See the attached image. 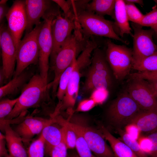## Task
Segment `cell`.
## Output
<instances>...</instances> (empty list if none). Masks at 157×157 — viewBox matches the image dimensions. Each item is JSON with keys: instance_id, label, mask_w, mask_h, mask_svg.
Returning a JSON list of instances; mask_svg holds the SVG:
<instances>
[{"instance_id": "32", "label": "cell", "mask_w": 157, "mask_h": 157, "mask_svg": "<svg viewBox=\"0 0 157 157\" xmlns=\"http://www.w3.org/2000/svg\"><path fill=\"white\" fill-rule=\"evenodd\" d=\"M138 24L142 26L150 27L151 28L157 24V7H153L150 12L144 15Z\"/></svg>"}, {"instance_id": "28", "label": "cell", "mask_w": 157, "mask_h": 157, "mask_svg": "<svg viewBox=\"0 0 157 157\" xmlns=\"http://www.w3.org/2000/svg\"><path fill=\"white\" fill-rule=\"evenodd\" d=\"M72 128L75 131L76 134L77 140L75 148L79 157H96L92 153V152L81 133L77 130Z\"/></svg>"}, {"instance_id": "40", "label": "cell", "mask_w": 157, "mask_h": 157, "mask_svg": "<svg viewBox=\"0 0 157 157\" xmlns=\"http://www.w3.org/2000/svg\"><path fill=\"white\" fill-rule=\"evenodd\" d=\"M151 140L152 146L149 157H157V131L153 133L147 134Z\"/></svg>"}, {"instance_id": "7", "label": "cell", "mask_w": 157, "mask_h": 157, "mask_svg": "<svg viewBox=\"0 0 157 157\" xmlns=\"http://www.w3.org/2000/svg\"><path fill=\"white\" fill-rule=\"evenodd\" d=\"M42 22L35 26L30 32L26 33L16 50V67L13 77L24 71L28 66L38 62V38Z\"/></svg>"}, {"instance_id": "16", "label": "cell", "mask_w": 157, "mask_h": 157, "mask_svg": "<svg viewBox=\"0 0 157 157\" xmlns=\"http://www.w3.org/2000/svg\"><path fill=\"white\" fill-rule=\"evenodd\" d=\"M53 122L51 117L47 119L39 117H26L19 124L15 131L23 142H27L35 135L41 133L46 126Z\"/></svg>"}, {"instance_id": "23", "label": "cell", "mask_w": 157, "mask_h": 157, "mask_svg": "<svg viewBox=\"0 0 157 157\" xmlns=\"http://www.w3.org/2000/svg\"><path fill=\"white\" fill-rule=\"evenodd\" d=\"M116 0H93L86 5L85 10L104 17L108 15L113 18Z\"/></svg>"}, {"instance_id": "47", "label": "cell", "mask_w": 157, "mask_h": 157, "mask_svg": "<svg viewBox=\"0 0 157 157\" xmlns=\"http://www.w3.org/2000/svg\"><path fill=\"white\" fill-rule=\"evenodd\" d=\"M67 157H79V156L77 153H73L68 155Z\"/></svg>"}, {"instance_id": "20", "label": "cell", "mask_w": 157, "mask_h": 157, "mask_svg": "<svg viewBox=\"0 0 157 157\" xmlns=\"http://www.w3.org/2000/svg\"><path fill=\"white\" fill-rule=\"evenodd\" d=\"M99 128L116 157H138L127 145L113 136L104 126L100 124Z\"/></svg>"}, {"instance_id": "6", "label": "cell", "mask_w": 157, "mask_h": 157, "mask_svg": "<svg viewBox=\"0 0 157 157\" xmlns=\"http://www.w3.org/2000/svg\"><path fill=\"white\" fill-rule=\"evenodd\" d=\"M76 19L83 34L89 38L93 35L104 37L126 44H129L127 41L121 38L116 33L113 23L103 17L83 10L78 13Z\"/></svg>"}, {"instance_id": "43", "label": "cell", "mask_w": 157, "mask_h": 157, "mask_svg": "<svg viewBox=\"0 0 157 157\" xmlns=\"http://www.w3.org/2000/svg\"><path fill=\"white\" fill-rule=\"evenodd\" d=\"M5 77L4 73L2 67H1L0 69V87L3 86V84L5 80Z\"/></svg>"}, {"instance_id": "39", "label": "cell", "mask_w": 157, "mask_h": 157, "mask_svg": "<svg viewBox=\"0 0 157 157\" xmlns=\"http://www.w3.org/2000/svg\"><path fill=\"white\" fill-rule=\"evenodd\" d=\"M97 104L92 99H85L81 101L76 110V112H87L94 108Z\"/></svg>"}, {"instance_id": "49", "label": "cell", "mask_w": 157, "mask_h": 157, "mask_svg": "<svg viewBox=\"0 0 157 157\" xmlns=\"http://www.w3.org/2000/svg\"><path fill=\"white\" fill-rule=\"evenodd\" d=\"M154 1L155 2L156 4L157 5V0H154Z\"/></svg>"}, {"instance_id": "30", "label": "cell", "mask_w": 157, "mask_h": 157, "mask_svg": "<svg viewBox=\"0 0 157 157\" xmlns=\"http://www.w3.org/2000/svg\"><path fill=\"white\" fill-rule=\"evenodd\" d=\"M124 2L129 21L132 22V23L138 24L144 15L136 7L134 4L130 2L125 1Z\"/></svg>"}, {"instance_id": "10", "label": "cell", "mask_w": 157, "mask_h": 157, "mask_svg": "<svg viewBox=\"0 0 157 157\" xmlns=\"http://www.w3.org/2000/svg\"><path fill=\"white\" fill-rule=\"evenodd\" d=\"M133 38V64L139 62L157 51V45L154 42L153 29L144 30L140 25L132 22Z\"/></svg>"}, {"instance_id": "36", "label": "cell", "mask_w": 157, "mask_h": 157, "mask_svg": "<svg viewBox=\"0 0 157 157\" xmlns=\"http://www.w3.org/2000/svg\"><path fill=\"white\" fill-rule=\"evenodd\" d=\"M123 130L132 139L137 141L141 136L142 132L135 124L130 123L126 125Z\"/></svg>"}, {"instance_id": "27", "label": "cell", "mask_w": 157, "mask_h": 157, "mask_svg": "<svg viewBox=\"0 0 157 157\" xmlns=\"http://www.w3.org/2000/svg\"><path fill=\"white\" fill-rule=\"evenodd\" d=\"M116 131L120 136L119 138L127 145L138 157H149L141 149L137 141L131 138L123 129H118Z\"/></svg>"}, {"instance_id": "5", "label": "cell", "mask_w": 157, "mask_h": 157, "mask_svg": "<svg viewBox=\"0 0 157 157\" xmlns=\"http://www.w3.org/2000/svg\"><path fill=\"white\" fill-rule=\"evenodd\" d=\"M55 6L53 5L42 17L43 21L38 38L39 74L47 83L50 65L49 59L53 47L51 24L53 19L60 13L58 7Z\"/></svg>"}, {"instance_id": "50", "label": "cell", "mask_w": 157, "mask_h": 157, "mask_svg": "<svg viewBox=\"0 0 157 157\" xmlns=\"http://www.w3.org/2000/svg\"><path fill=\"white\" fill-rule=\"evenodd\" d=\"M7 157H13L11 156H10V155H9L8 156H7Z\"/></svg>"}, {"instance_id": "13", "label": "cell", "mask_w": 157, "mask_h": 157, "mask_svg": "<svg viewBox=\"0 0 157 157\" xmlns=\"http://www.w3.org/2000/svg\"><path fill=\"white\" fill-rule=\"evenodd\" d=\"M6 17L8 29L14 40L17 50L27 26L25 0L15 1Z\"/></svg>"}, {"instance_id": "22", "label": "cell", "mask_w": 157, "mask_h": 157, "mask_svg": "<svg viewBox=\"0 0 157 157\" xmlns=\"http://www.w3.org/2000/svg\"><path fill=\"white\" fill-rule=\"evenodd\" d=\"M54 122L46 126L41 135L44 142L45 152L49 155L52 149L62 141L63 136L62 127H59Z\"/></svg>"}, {"instance_id": "4", "label": "cell", "mask_w": 157, "mask_h": 157, "mask_svg": "<svg viewBox=\"0 0 157 157\" xmlns=\"http://www.w3.org/2000/svg\"><path fill=\"white\" fill-rule=\"evenodd\" d=\"M142 110L126 89L110 104L106 111V119L109 125L115 131L123 129Z\"/></svg>"}, {"instance_id": "25", "label": "cell", "mask_w": 157, "mask_h": 157, "mask_svg": "<svg viewBox=\"0 0 157 157\" xmlns=\"http://www.w3.org/2000/svg\"><path fill=\"white\" fill-rule=\"evenodd\" d=\"M76 58L75 59L69 66L61 75L58 84L56 97L60 104L65 95L70 78L74 67Z\"/></svg>"}, {"instance_id": "35", "label": "cell", "mask_w": 157, "mask_h": 157, "mask_svg": "<svg viewBox=\"0 0 157 157\" xmlns=\"http://www.w3.org/2000/svg\"><path fill=\"white\" fill-rule=\"evenodd\" d=\"M108 91L102 89H96L90 94V98L93 99L97 105L102 104L106 99Z\"/></svg>"}, {"instance_id": "17", "label": "cell", "mask_w": 157, "mask_h": 157, "mask_svg": "<svg viewBox=\"0 0 157 157\" xmlns=\"http://www.w3.org/2000/svg\"><path fill=\"white\" fill-rule=\"evenodd\" d=\"M52 1L26 0V10L27 19L26 33L31 31L34 25L40 24V19L53 6Z\"/></svg>"}, {"instance_id": "48", "label": "cell", "mask_w": 157, "mask_h": 157, "mask_svg": "<svg viewBox=\"0 0 157 157\" xmlns=\"http://www.w3.org/2000/svg\"><path fill=\"white\" fill-rule=\"evenodd\" d=\"M8 1L7 0H1L0 1V4H6Z\"/></svg>"}, {"instance_id": "46", "label": "cell", "mask_w": 157, "mask_h": 157, "mask_svg": "<svg viewBox=\"0 0 157 157\" xmlns=\"http://www.w3.org/2000/svg\"><path fill=\"white\" fill-rule=\"evenodd\" d=\"M151 28L153 29L154 31V35H156V37L157 38V24Z\"/></svg>"}, {"instance_id": "37", "label": "cell", "mask_w": 157, "mask_h": 157, "mask_svg": "<svg viewBox=\"0 0 157 157\" xmlns=\"http://www.w3.org/2000/svg\"><path fill=\"white\" fill-rule=\"evenodd\" d=\"M137 141L141 149L149 157L152 146L151 139L147 135H141Z\"/></svg>"}, {"instance_id": "2", "label": "cell", "mask_w": 157, "mask_h": 157, "mask_svg": "<svg viewBox=\"0 0 157 157\" xmlns=\"http://www.w3.org/2000/svg\"><path fill=\"white\" fill-rule=\"evenodd\" d=\"M90 38L84 35L77 22L73 32L61 46L52 67L54 74L53 80L51 83L53 93L57 91L60 78L62 73L84 49Z\"/></svg>"}, {"instance_id": "21", "label": "cell", "mask_w": 157, "mask_h": 157, "mask_svg": "<svg viewBox=\"0 0 157 157\" xmlns=\"http://www.w3.org/2000/svg\"><path fill=\"white\" fill-rule=\"evenodd\" d=\"M113 18L115 21L114 25L118 29L120 36L123 37L125 34H127L133 37V34L129 22L124 0H116Z\"/></svg>"}, {"instance_id": "34", "label": "cell", "mask_w": 157, "mask_h": 157, "mask_svg": "<svg viewBox=\"0 0 157 157\" xmlns=\"http://www.w3.org/2000/svg\"><path fill=\"white\" fill-rule=\"evenodd\" d=\"M67 149L63 134L61 142L52 149L49 155L51 157H67Z\"/></svg>"}, {"instance_id": "14", "label": "cell", "mask_w": 157, "mask_h": 157, "mask_svg": "<svg viewBox=\"0 0 157 157\" xmlns=\"http://www.w3.org/2000/svg\"><path fill=\"white\" fill-rule=\"evenodd\" d=\"M67 122L70 126L81 133L96 157H116L100 130L72 123L68 121Z\"/></svg>"}, {"instance_id": "44", "label": "cell", "mask_w": 157, "mask_h": 157, "mask_svg": "<svg viewBox=\"0 0 157 157\" xmlns=\"http://www.w3.org/2000/svg\"><path fill=\"white\" fill-rule=\"evenodd\" d=\"M155 92L157 94V81H147Z\"/></svg>"}, {"instance_id": "11", "label": "cell", "mask_w": 157, "mask_h": 157, "mask_svg": "<svg viewBox=\"0 0 157 157\" xmlns=\"http://www.w3.org/2000/svg\"><path fill=\"white\" fill-rule=\"evenodd\" d=\"M130 79L126 89L140 109L147 110L157 108V94L149 82L140 78Z\"/></svg>"}, {"instance_id": "38", "label": "cell", "mask_w": 157, "mask_h": 157, "mask_svg": "<svg viewBox=\"0 0 157 157\" xmlns=\"http://www.w3.org/2000/svg\"><path fill=\"white\" fill-rule=\"evenodd\" d=\"M129 76L130 79L137 78L146 81H157V71L138 72L130 74Z\"/></svg>"}, {"instance_id": "18", "label": "cell", "mask_w": 157, "mask_h": 157, "mask_svg": "<svg viewBox=\"0 0 157 157\" xmlns=\"http://www.w3.org/2000/svg\"><path fill=\"white\" fill-rule=\"evenodd\" d=\"M0 127L5 132L10 155L13 157H28L22 138L11 128L10 124H5Z\"/></svg>"}, {"instance_id": "24", "label": "cell", "mask_w": 157, "mask_h": 157, "mask_svg": "<svg viewBox=\"0 0 157 157\" xmlns=\"http://www.w3.org/2000/svg\"><path fill=\"white\" fill-rule=\"evenodd\" d=\"M30 74L24 71L18 76L13 78L7 83L0 88V99L5 96L13 95L22 90L30 77Z\"/></svg>"}, {"instance_id": "41", "label": "cell", "mask_w": 157, "mask_h": 157, "mask_svg": "<svg viewBox=\"0 0 157 157\" xmlns=\"http://www.w3.org/2000/svg\"><path fill=\"white\" fill-rule=\"evenodd\" d=\"M6 140L5 135H4L1 132L0 133V157H7L8 154L6 148Z\"/></svg>"}, {"instance_id": "9", "label": "cell", "mask_w": 157, "mask_h": 157, "mask_svg": "<svg viewBox=\"0 0 157 157\" xmlns=\"http://www.w3.org/2000/svg\"><path fill=\"white\" fill-rule=\"evenodd\" d=\"M105 53L107 60L116 80L121 81L130 74L132 68V49L125 45L116 44L107 40Z\"/></svg>"}, {"instance_id": "33", "label": "cell", "mask_w": 157, "mask_h": 157, "mask_svg": "<svg viewBox=\"0 0 157 157\" xmlns=\"http://www.w3.org/2000/svg\"><path fill=\"white\" fill-rule=\"evenodd\" d=\"M54 2L56 3L63 10L64 16L72 19L76 20L72 8L70 0L66 1L64 0H53Z\"/></svg>"}, {"instance_id": "42", "label": "cell", "mask_w": 157, "mask_h": 157, "mask_svg": "<svg viewBox=\"0 0 157 157\" xmlns=\"http://www.w3.org/2000/svg\"><path fill=\"white\" fill-rule=\"evenodd\" d=\"M10 8L6 4H0V23H3L4 18L6 17Z\"/></svg>"}, {"instance_id": "29", "label": "cell", "mask_w": 157, "mask_h": 157, "mask_svg": "<svg viewBox=\"0 0 157 157\" xmlns=\"http://www.w3.org/2000/svg\"><path fill=\"white\" fill-rule=\"evenodd\" d=\"M27 151L28 157H44V142L41 135L38 138L31 143Z\"/></svg>"}, {"instance_id": "31", "label": "cell", "mask_w": 157, "mask_h": 157, "mask_svg": "<svg viewBox=\"0 0 157 157\" xmlns=\"http://www.w3.org/2000/svg\"><path fill=\"white\" fill-rule=\"evenodd\" d=\"M18 99V97L14 99H5L0 102V120L2 121L12 111Z\"/></svg>"}, {"instance_id": "26", "label": "cell", "mask_w": 157, "mask_h": 157, "mask_svg": "<svg viewBox=\"0 0 157 157\" xmlns=\"http://www.w3.org/2000/svg\"><path fill=\"white\" fill-rule=\"evenodd\" d=\"M132 68L139 72L157 71V51L141 61L133 64Z\"/></svg>"}, {"instance_id": "15", "label": "cell", "mask_w": 157, "mask_h": 157, "mask_svg": "<svg viewBox=\"0 0 157 157\" xmlns=\"http://www.w3.org/2000/svg\"><path fill=\"white\" fill-rule=\"evenodd\" d=\"M0 44L1 51L2 66L7 80L13 76L16 63V49L13 38L7 26L0 24Z\"/></svg>"}, {"instance_id": "19", "label": "cell", "mask_w": 157, "mask_h": 157, "mask_svg": "<svg viewBox=\"0 0 157 157\" xmlns=\"http://www.w3.org/2000/svg\"><path fill=\"white\" fill-rule=\"evenodd\" d=\"M130 123L135 124L142 133L147 135L157 131V108L141 111L134 117Z\"/></svg>"}, {"instance_id": "12", "label": "cell", "mask_w": 157, "mask_h": 157, "mask_svg": "<svg viewBox=\"0 0 157 157\" xmlns=\"http://www.w3.org/2000/svg\"><path fill=\"white\" fill-rule=\"evenodd\" d=\"M76 23V20L63 16L60 13L53 20L51 26L53 47L50 58V65L51 67L61 46L72 33Z\"/></svg>"}, {"instance_id": "45", "label": "cell", "mask_w": 157, "mask_h": 157, "mask_svg": "<svg viewBox=\"0 0 157 157\" xmlns=\"http://www.w3.org/2000/svg\"><path fill=\"white\" fill-rule=\"evenodd\" d=\"M125 2L138 4L141 6H143L144 3L143 0H124Z\"/></svg>"}, {"instance_id": "8", "label": "cell", "mask_w": 157, "mask_h": 157, "mask_svg": "<svg viewBox=\"0 0 157 157\" xmlns=\"http://www.w3.org/2000/svg\"><path fill=\"white\" fill-rule=\"evenodd\" d=\"M92 56V51L86 48L77 58L65 95L61 103L57 105L59 113L66 110L69 114L73 113V108L78 95L80 81L82 71L90 65Z\"/></svg>"}, {"instance_id": "3", "label": "cell", "mask_w": 157, "mask_h": 157, "mask_svg": "<svg viewBox=\"0 0 157 157\" xmlns=\"http://www.w3.org/2000/svg\"><path fill=\"white\" fill-rule=\"evenodd\" d=\"M114 79L105 53L97 47L92 53L91 62L86 74L83 87V92L91 94L99 89L109 91L113 85Z\"/></svg>"}, {"instance_id": "1", "label": "cell", "mask_w": 157, "mask_h": 157, "mask_svg": "<svg viewBox=\"0 0 157 157\" xmlns=\"http://www.w3.org/2000/svg\"><path fill=\"white\" fill-rule=\"evenodd\" d=\"M50 83L45 82L40 74L32 76L21 90L18 100L5 120L17 117L31 108L46 109L51 102L49 93Z\"/></svg>"}]
</instances>
